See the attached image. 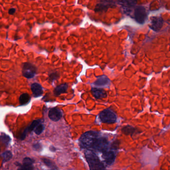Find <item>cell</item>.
Segmentation results:
<instances>
[{
  "instance_id": "15",
  "label": "cell",
  "mask_w": 170,
  "mask_h": 170,
  "mask_svg": "<svg viewBox=\"0 0 170 170\" xmlns=\"http://www.w3.org/2000/svg\"><path fill=\"white\" fill-rule=\"evenodd\" d=\"M68 85L66 83L62 84L60 85L57 86L53 90V93L56 96H59L61 94L66 92L68 90Z\"/></svg>"
},
{
  "instance_id": "7",
  "label": "cell",
  "mask_w": 170,
  "mask_h": 170,
  "mask_svg": "<svg viewBox=\"0 0 170 170\" xmlns=\"http://www.w3.org/2000/svg\"><path fill=\"white\" fill-rule=\"evenodd\" d=\"M137 2L136 1H120L117 2V3L121 6L124 13L129 15L134 10Z\"/></svg>"
},
{
  "instance_id": "28",
  "label": "cell",
  "mask_w": 170,
  "mask_h": 170,
  "mask_svg": "<svg viewBox=\"0 0 170 170\" xmlns=\"http://www.w3.org/2000/svg\"><path fill=\"white\" fill-rule=\"evenodd\" d=\"M50 150H51L52 151V152H53V151H56V148H54L53 147H50Z\"/></svg>"
},
{
  "instance_id": "23",
  "label": "cell",
  "mask_w": 170,
  "mask_h": 170,
  "mask_svg": "<svg viewBox=\"0 0 170 170\" xmlns=\"http://www.w3.org/2000/svg\"><path fill=\"white\" fill-rule=\"evenodd\" d=\"M35 162V161L33 159L30 158H25L23 159V164L27 165H33V163Z\"/></svg>"
},
{
  "instance_id": "19",
  "label": "cell",
  "mask_w": 170,
  "mask_h": 170,
  "mask_svg": "<svg viewBox=\"0 0 170 170\" xmlns=\"http://www.w3.org/2000/svg\"><path fill=\"white\" fill-rule=\"evenodd\" d=\"M12 157H13V155L10 151H7L4 152L2 154L3 162H6L7 161H9L12 158Z\"/></svg>"
},
{
  "instance_id": "6",
  "label": "cell",
  "mask_w": 170,
  "mask_h": 170,
  "mask_svg": "<svg viewBox=\"0 0 170 170\" xmlns=\"http://www.w3.org/2000/svg\"><path fill=\"white\" fill-rule=\"evenodd\" d=\"M109 143L105 138H97L92 146V149L100 152L106 151L108 149Z\"/></svg>"
},
{
  "instance_id": "4",
  "label": "cell",
  "mask_w": 170,
  "mask_h": 170,
  "mask_svg": "<svg viewBox=\"0 0 170 170\" xmlns=\"http://www.w3.org/2000/svg\"><path fill=\"white\" fill-rule=\"evenodd\" d=\"M99 117L102 122L107 123H114L117 120L115 114L109 109H105L101 112Z\"/></svg>"
},
{
  "instance_id": "14",
  "label": "cell",
  "mask_w": 170,
  "mask_h": 170,
  "mask_svg": "<svg viewBox=\"0 0 170 170\" xmlns=\"http://www.w3.org/2000/svg\"><path fill=\"white\" fill-rule=\"evenodd\" d=\"M31 90L35 97L42 96L43 94V89L41 85L39 83H34L31 85Z\"/></svg>"
},
{
  "instance_id": "12",
  "label": "cell",
  "mask_w": 170,
  "mask_h": 170,
  "mask_svg": "<svg viewBox=\"0 0 170 170\" xmlns=\"http://www.w3.org/2000/svg\"><path fill=\"white\" fill-rule=\"evenodd\" d=\"M91 93L96 99H101L106 97L107 94L102 89H99L96 87H92L91 89Z\"/></svg>"
},
{
  "instance_id": "9",
  "label": "cell",
  "mask_w": 170,
  "mask_h": 170,
  "mask_svg": "<svg viewBox=\"0 0 170 170\" xmlns=\"http://www.w3.org/2000/svg\"><path fill=\"white\" fill-rule=\"evenodd\" d=\"M116 7V2L111 1H100L95 6V12H103L107 11L109 8Z\"/></svg>"
},
{
  "instance_id": "18",
  "label": "cell",
  "mask_w": 170,
  "mask_h": 170,
  "mask_svg": "<svg viewBox=\"0 0 170 170\" xmlns=\"http://www.w3.org/2000/svg\"><path fill=\"white\" fill-rule=\"evenodd\" d=\"M135 129L132 126H126L123 128L122 129V132L126 135H131L134 134L135 132Z\"/></svg>"
},
{
  "instance_id": "27",
  "label": "cell",
  "mask_w": 170,
  "mask_h": 170,
  "mask_svg": "<svg viewBox=\"0 0 170 170\" xmlns=\"http://www.w3.org/2000/svg\"><path fill=\"white\" fill-rule=\"evenodd\" d=\"M15 12H16V9L15 8H10L9 10L8 13L10 15H13L15 13Z\"/></svg>"
},
{
  "instance_id": "5",
  "label": "cell",
  "mask_w": 170,
  "mask_h": 170,
  "mask_svg": "<svg viewBox=\"0 0 170 170\" xmlns=\"http://www.w3.org/2000/svg\"><path fill=\"white\" fill-rule=\"evenodd\" d=\"M36 73V68L33 64L26 62L23 64L22 68V74L26 78L30 79L35 76Z\"/></svg>"
},
{
  "instance_id": "1",
  "label": "cell",
  "mask_w": 170,
  "mask_h": 170,
  "mask_svg": "<svg viewBox=\"0 0 170 170\" xmlns=\"http://www.w3.org/2000/svg\"><path fill=\"white\" fill-rule=\"evenodd\" d=\"M85 156L90 170H105L104 164L100 161L98 156L91 150L85 152Z\"/></svg>"
},
{
  "instance_id": "24",
  "label": "cell",
  "mask_w": 170,
  "mask_h": 170,
  "mask_svg": "<svg viewBox=\"0 0 170 170\" xmlns=\"http://www.w3.org/2000/svg\"><path fill=\"white\" fill-rule=\"evenodd\" d=\"M44 127L43 126V125L39 124L35 128V132L37 135H39L43 132V131H44Z\"/></svg>"
},
{
  "instance_id": "3",
  "label": "cell",
  "mask_w": 170,
  "mask_h": 170,
  "mask_svg": "<svg viewBox=\"0 0 170 170\" xmlns=\"http://www.w3.org/2000/svg\"><path fill=\"white\" fill-rule=\"evenodd\" d=\"M148 17L147 10L143 6H139L135 8L134 17L135 21L139 24H143L147 20Z\"/></svg>"
},
{
  "instance_id": "8",
  "label": "cell",
  "mask_w": 170,
  "mask_h": 170,
  "mask_svg": "<svg viewBox=\"0 0 170 170\" xmlns=\"http://www.w3.org/2000/svg\"><path fill=\"white\" fill-rule=\"evenodd\" d=\"M163 19L162 17L158 16L152 17L151 18V22L149 27L154 31H158L163 27Z\"/></svg>"
},
{
  "instance_id": "26",
  "label": "cell",
  "mask_w": 170,
  "mask_h": 170,
  "mask_svg": "<svg viewBox=\"0 0 170 170\" xmlns=\"http://www.w3.org/2000/svg\"><path fill=\"white\" fill-rule=\"evenodd\" d=\"M59 77V74H56V73H52L51 74V75H49V77H50V79L52 80V81H53V79H56Z\"/></svg>"
},
{
  "instance_id": "21",
  "label": "cell",
  "mask_w": 170,
  "mask_h": 170,
  "mask_svg": "<svg viewBox=\"0 0 170 170\" xmlns=\"http://www.w3.org/2000/svg\"><path fill=\"white\" fill-rule=\"evenodd\" d=\"M1 139L2 143L7 146L9 144L10 141V138L9 136L6 135L5 134H2L1 136Z\"/></svg>"
},
{
  "instance_id": "13",
  "label": "cell",
  "mask_w": 170,
  "mask_h": 170,
  "mask_svg": "<svg viewBox=\"0 0 170 170\" xmlns=\"http://www.w3.org/2000/svg\"><path fill=\"white\" fill-rule=\"evenodd\" d=\"M102 158L107 165H110L114 162L115 155L113 151H106L103 153Z\"/></svg>"
},
{
  "instance_id": "25",
  "label": "cell",
  "mask_w": 170,
  "mask_h": 170,
  "mask_svg": "<svg viewBox=\"0 0 170 170\" xmlns=\"http://www.w3.org/2000/svg\"><path fill=\"white\" fill-rule=\"evenodd\" d=\"M33 148H34V149L37 151H40L42 149V146L39 144H34L33 145Z\"/></svg>"
},
{
  "instance_id": "10",
  "label": "cell",
  "mask_w": 170,
  "mask_h": 170,
  "mask_svg": "<svg viewBox=\"0 0 170 170\" xmlns=\"http://www.w3.org/2000/svg\"><path fill=\"white\" fill-rule=\"evenodd\" d=\"M110 79L106 76L102 75L97 78L92 84V86L99 89H102L104 87L107 88L110 85Z\"/></svg>"
},
{
  "instance_id": "20",
  "label": "cell",
  "mask_w": 170,
  "mask_h": 170,
  "mask_svg": "<svg viewBox=\"0 0 170 170\" xmlns=\"http://www.w3.org/2000/svg\"><path fill=\"white\" fill-rule=\"evenodd\" d=\"M43 163L47 165V166L52 168V169H55L56 168V165H55V164L52 162V161L48 159L44 158L42 159Z\"/></svg>"
},
{
  "instance_id": "16",
  "label": "cell",
  "mask_w": 170,
  "mask_h": 170,
  "mask_svg": "<svg viewBox=\"0 0 170 170\" xmlns=\"http://www.w3.org/2000/svg\"><path fill=\"white\" fill-rule=\"evenodd\" d=\"M40 120H35V121H33L32 123L30 125L29 127L26 129L24 131V132L23 133L22 136L21 137L22 139L23 140V139H25L27 131L29 132V131H33L34 129L35 128V127H36L40 124Z\"/></svg>"
},
{
  "instance_id": "17",
  "label": "cell",
  "mask_w": 170,
  "mask_h": 170,
  "mask_svg": "<svg viewBox=\"0 0 170 170\" xmlns=\"http://www.w3.org/2000/svg\"><path fill=\"white\" fill-rule=\"evenodd\" d=\"M20 104L21 105H26L31 101V96L27 93H23L19 98Z\"/></svg>"
},
{
  "instance_id": "2",
  "label": "cell",
  "mask_w": 170,
  "mask_h": 170,
  "mask_svg": "<svg viewBox=\"0 0 170 170\" xmlns=\"http://www.w3.org/2000/svg\"><path fill=\"white\" fill-rule=\"evenodd\" d=\"M98 134L95 131H88L82 135L79 139L80 145L85 149L92 148Z\"/></svg>"
},
{
  "instance_id": "22",
  "label": "cell",
  "mask_w": 170,
  "mask_h": 170,
  "mask_svg": "<svg viewBox=\"0 0 170 170\" xmlns=\"http://www.w3.org/2000/svg\"><path fill=\"white\" fill-rule=\"evenodd\" d=\"M34 167L33 165H27L22 164L20 165L18 170H33Z\"/></svg>"
},
{
  "instance_id": "11",
  "label": "cell",
  "mask_w": 170,
  "mask_h": 170,
  "mask_svg": "<svg viewBox=\"0 0 170 170\" xmlns=\"http://www.w3.org/2000/svg\"><path fill=\"white\" fill-rule=\"evenodd\" d=\"M48 116L50 119L56 122L59 121L62 117V112L57 108H52L48 111Z\"/></svg>"
}]
</instances>
